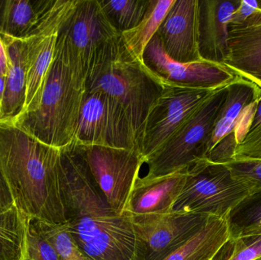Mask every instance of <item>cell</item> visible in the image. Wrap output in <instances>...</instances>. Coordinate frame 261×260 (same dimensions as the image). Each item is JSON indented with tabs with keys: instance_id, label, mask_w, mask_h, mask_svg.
<instances>
[{
	"instance_id": "cell-1",
	"label": "cell",
	"mask_w": 261,
	"mask_h": 260,
	"mask_svg": "<svg viewBox=\"0 0 261 260\" xmlns=\"http://www.w3.org/2000/svg\"><path fill=\"white\" fill-rule=\"evenodd\" d=\"M58 174L66 226L90 260H144L132 218L111 209L93 179L81 145L60 149Z\"/></svg>"
},
{
	"instance_id": "cell-2",
	"label": "cell",
	"mask_w": 261,
	"mask_h": 260,
	"mask_svg": "<svg viewBox=\"0 0 261 260\" xmlns=\"http://www.w3.org/2000/svg\"><path fill=\"white\" fill-rule=\"evenodd\" d=\"M60 149L41 143L12 122L0 121V167L15 206L30 218L66 224L58 174Z\"/></svg>"
},
{
	"instance_id": "cell-3",
	"label": "cell",
	"mask_w": 261,
	"mask_h": 260,
	"mask_svg": "<svg viewBox=\"0 0 261 260\" xmlns=\"http://www.w3.org/2000/svg\"><path fill=\"white\" fill-rule=\"evenodd\" d=\"M165 84L128 51L121 35L98 50L86 78L87 91L102 92L120 102L137 139Z\"/></svg>"
},
{
	"instance_id": "cell-4",
	"label": "cell",
	"mask_w": 261,
	"mask_h": 260,
	"mask_svg": "<svg viewBox=\"0 0 261 260\" xmlns=\"http://www.w3.org/2000/svg\"><path fill=\"white\" fill-rule=\"evenodd\" d=\"M86 92L85 78L55 55L39 106L11 122L41 143L61 149L74 140Z\"/></svg>"
},
{
	"instance_id": "cell-5",
	"label": "cell",
	"mask_w": 261,
	"mask_h": 260,
	"mask_svg": "<svg viewBox=\"0 0 261 260\" xmlns=\"http://www.w3.org/2000/svg\"><path fill=\"white\" fill-rule=\"evenodd\" d=\"M230 84V83H229ZM228 85L216 89L182 126L145 161L146 179L170 175L196 160L206 158L207 145L228 93Z\"/></svg>"
},
{
	"instance_id": "cell-6",
	"label": "cell",
	"mask_w": 261,
	"mask_h": 260,
	"mask_svg": "<svg viewBox=\"0 0 261 260\" xmlns=\"http://www.w3.org/2000/svg\"><path fill=\"white\" fill-rule=\"evenodd\" d=\"M184 189L173 206L177 213L203 214L226 218L252 190L233 177L225 163L201 159L187 167Z\"/></svg>"
},
{
	"instance_id": "cell-7",
	"label": "cell",
	"mask_w": 261,
	"mask_h": 260,
	"mask_svg": "<svg viewBox=\"0 0 261 260\" xmlns=\"http://www.w3.org/2000/svg\"><path fill=\"white\" fill-rule=\"evenodd\" d=\"M119 35L99 0H76L60 27L55 56L86 79L96 52Z\"/></svg>"
},
{
	"instance_id": "cell-8",
	"label": "cell",
	"mask_w": 261,
	"mask_h": 260,
	"mask_svg": "<svg viewBox=\"0 0 261 260\" xmlns=\"http://www.w3.org/2000/svg\"><path fill=\"white\" fill-rule=\"evenodd\" d=\"M73 143L138 151L136 132L126 110L99 91L86 92Z\"/></svg>"
},
{
	"instance_id": "cell-9",
	"label": "cell",
	"mask_w": 261,
	"mask_h": 260,
	"mask_svg": "<svg viewBox=\"0 0 261 260\" xmlns=\"http://www.w3.org/2000/svg\"><path fill=\"white\" fill-rule=\"evenodd\" d=\"M216 90L166 82L138 137V151L144 163Z\"/></svg>"
},
{
	"instance_id": "cell-10",
	"label": "cell",
	"mask_w": 261,
	"mask_h": 260,
	"mask_svg": "<svg viewBox=\"0 0 261 260\" xmlns=\"http://www.w3.org/2000/svg\"><path fill=\"white\" fill-rule=\"evenodd\" d=\"M260 97L261 89L246 79L238 76L228 84L207 145L208 161L226 163L234 160L236 148L248 131Z\"/></svg>"
},
{
	"instance_id": "cell-11",
	"label": "cell",
	"mask_w": 261,
	"mask_h": 260,
	"mask_svg": "<svg viewBox=\"0 0 261 260\" xmlns=\"http://www.w3.org/2000/svg\"><path fill=\"white\" fill-rule=\"evenodd\" d=\"M82 147L90 172L107 203L113 210L123 215L144 163L142 156L138 150Z\"/></svg>"
},
{
	"instance_id": "cell-12",
	"label": "cell",
	"mask_w": 261,
	"mask_h": 260,
	"mask_svg": "<svg viewBox=\"0 0 261 260\" xmlns=\"http://www.w3.org/2000/svg\"><path fill=\"white\" fill-rule=\"evenodd\" d=\"M130 216L144 247V260H162L196 235L211 217L174 212Z\"/></svg>"
},
{
	"instance_id": "cell-13",
	"label": "cell",
	"mask_w": 261,
	"mask_h": 260,
	"mask_svg": "<svg viewBox=\"0 0 261 260\" xmlns=\"http://www.w3.org/2000/svg\"><path fill=\"white\" fill-rule=\"evenodd\" d=\"M143 62L164 82L186 86L215 90L231 83L238 77L222 64L203 60L181 63L171 59L164 50L156 34L144 50Z\"/></svg>"
},
{
	"instance_id": "cell-14",
	"label": "cell",
	"mask_w": 261,
	"mask_h": 260,
	"mask_svg": "<svg viewBox=\"0 0 261 260\" xmlns=\"http://www.w3.org/2000/svg\"><path fill=\"white\" fill-rule=\"evenodd\" d=\"M156 35L171 59L202 61L199 51V0H175Z\"/></svg>"
},
{
	"instance_id": "cell-15",
	"label": "cell",
	"mask_w": 261,
	"mask_h": 260,
	"mask_svg": "<svg viewBox=\"0 0 261 260\" xmlns=\"http://www.w3.org/2000/svg\"><path fill=\"white\" fill-rule=\"evenodd\" d=\"M242 0H199L201 59L222 64L229 54L228 24Z\"/></svg>"
},
{
	"instance_id": "cell-16",
	"label": "cell",
	"mask_w": 261,
	"mask_h": 260,
	"mask_svg": "<svg viewBox=\"0 0 261 260\" xmlns=\"http://www.w3.org/2000/svg\"><path fill=\"white\" fill-rule=\"evenodd\" d=\"M229 54L223 65L261 89V10L243 23L228 24Z\"/></svg>"
},
{
	"instance_id": "cell-17",
	"label": "cell",
	"mask_w": 261,
	"mask_h": 260,
	"mask_svg": "<svg viewBox=\"0 0 261 260\" xmlns=\"http://www.w3.org/2000/svg\"><path fill=\"white\" fill-rule=\"evenodd\" d=\"M187 168L170 175L137 180L125 212L129 215H165L173 212L187 179Z\"/></svg>"
},
{
	"instance_id": "cell-18",
	"label": "cell",
	"mask_w": 261,
	"mask_h": 260,
	"mask_svg": "<svg viewBox=\"0 0 261 260\" xmlns=\"http://www.w3.org/2000/svg\"><path fill=\"white\" fill-rule=\"evenodd\" d=\"M56 0H0V36L27 39L33 36Z\"/></svg>"
},
{
	"instance_id": "cell-19",
	"label": "cell",
	"mask_w": 261,
	"mask_h": 260,
	"mask_svg": "<svg viewBox=\"0 0 261 260\" xmlns=\"http://www.w3.org/2000/svg\"><path fill=\"white\" fill-rule=\"evenodd\" d=\"M0 37L6 44L9 60V72L5 87L2 121L13 122L22 112L25 101L27 42L25 39Z\"/></svg>"
},
{
	"instance_id": "cell-20",
	"label": "cell",
	"mask_w": 261,
	"mask_h": 260,
	"mask_svg": "<svg viewBox=\"0 0 261 260\" xmlns=\"http://www.w3.org/2000/svg\"><path fill=\"white\" fill-rule=\"evenodd\" d=\"M229 238L226 218L211 216L200 230L162 260H212Z\"/></svg>"
},
{
	"instance_id": "cell-21",
	"label": "cell",
	"mask_w": 261,
	"mask_h": 260,
	"mask_svg": "<svg viewBox=\"0 0 261 260\" xmlns=\"http://www.w3.org/2000/svg\"><path fill=\"white\" fill-rule=\"evenodd\" d=\"M29 218L18 206L0 212V260H23L27 250Z\"/></svg>"
},
{
	"instance_id": "cell-22",
	"label": "cell",
	"mask_w": 261,
	"mask_h": 260,
	"mask_svg": "<svg viewBox=\"0 0 261 260\" xmlns=\"http://www.w3.org/2000/svg\"><path fill=\"white\" fill-rule=\"evenodd\" d=\"M174 2L175 0H150L147 12L141 22L134 28L121 34L128 51L141 62L144 63V50L158 33Z\"/></svg>"
},
{
	"instance_id": "cell-23",
	"label": "cell",
	"mask_w": 261,
	"mask_h": 260,
	"mask_svg": "<svg viewBox=\"0 0 261 260\" xmlns=\"http://www.w3.org/2000/svg\"><path fill=\"white\" fill-rule=\"evenodd\" d=\"M229 238L261 236V189L252 191L226 217Z\"/></svg>"
},
{
	"instance_id": "cell-24",
	"label": "cell",
	"mask_w": 261,
	"mask_h": 260,
	"mask_svg": "<svg viewBox=\"0 0 261 260\" xmlns=\"http://www.w3.org/2000/svg\"><path fill=\"white\" fill-rule=\"evenodd\" d=\"M106 15L119 34L136 27L144 18L150 0H99Z\"/></svg>"
},
{
	"instance_id": "cell-25",
	"label": "cell",
	"mask_w": 261,
	"mask_h": 260,
	"mask_svg": "<svg viewBox=\"0 0 261 260\" xmlns=\"http://www.w3.org/2000/svg\"><path fill=\"white\" fill-rule=\"evenodd\" d=\"M35 221L41 235L53 247L58 259L90 260L80 248L66 224H49L37 219Z\"/></svg>"
},
{
	"instance_id": "cell-26",
	"label": "cell",
	"mask_w": 261,
	"mask_h": 260,
	"mask_svg": "<svg viewBox=\"0 0 261 260\" xmlns=\"http://www.w3.org/2000/svg\"><path fill=\"white\" fill-rule=\"evenodd\" d=\"M261 258V236L229 238L212 260H257Z\"/></svg>"
},
{
	"instance_id": "cell-27",
	"label": "cell",
	"mask_w": 261,
	"mask_h": 260,
	"mask_svg": "<svg viewBox=\"0 0 261 260\" xmlns=\"http://www.w3.org/2000/svg\"><path fill=\"white\" fill-rule=\"evenodd\" d=\"M234 160H261V97L248 131L236 148Z\"/></svg>"
},
{
	"instance_id": "cell-28",
	"label": "cell",
	"mask_w": 261,
	"mask_h": 260,
	"mask_svg": "<svg viewBox=\"0 0 261 260\" xmlns=\"http://www.w3.org/2000/svg\"><path fill=\"white\" fill-rule=\"evenodd\" d=\"M23 260H59L48 241L41 235L35 219H29L27 250Z\"/></svg>"
},
{
	"instance_id": "cell-29",
	"label": "cell",
	"mask_w": 261,
	"mask_h": 260,
	"mask_svg": "<svg viewBox=\"0 0 261 260\" xmlns=\"http://www.w3.org/2000/svg\"><path fill=\"white\" fill-rule=\"evenodd\" d=\"M233 177L251 188L261 189V160H233L225 163Z\"/></svg>"
},
{
	"instance_id": "cell-30",
	"label": "cell",
	"mask_w": 261,
	"mask_h": 260,
	"mask_svg": "<svg viewBox=\"0 0 261 260\" xmlns=\"http://www.w3.org/2000/svg\"><path fill=\"white\" fill-rule=\"evenodd\" d=\"M258 9V1L242 0L239 9L231 16L229 24H239L243 23Z\"/></svg>"
},
{
	"instance_id": "cell-31",
	"label": "cell",
	"mask_w": 261,
	"mask_h": 260,
	"mask_svg": "<svg viewBox=\"0 0 261 260\" xmlns=\"http://www.w3.org/2000/svg\"><path fill=\"white\" fill-rule=\"evenodd\" d=\"M15 205V199L10 186L0 167V212L9 210Z\"/></svg>"
},
{
	"instance_id": "cell-32",
	"label": "cell",
	"mask_w": 261,
	"mask_h": 260,
	"mask_svg": "<svg viewBox=\"0 0 261 260\" xmlns=\"http://www.w3.org/2000/svg\"><path fill=\"white\" fill-rule=\"evenodd\" d=\"M9 72V60L4 41L0 37V76L7 77Z\"/></svg>"
},
{
	"instance_id": "cell-33",
	"label": "cell",
	"mask_w": 261,
	"mask_h": 260,
	"mask_svg": "<svg viewBox=\"0 0 261 260\" xmlns=\"http://www.w3.org/2000/svg\"><path fill=\"white\" fill-rule=\"evenodd\" d=\"M6 82V77L0 76V121L3 120V102Z\"/></svg>"
},
{
	"instance_id": "cell-34",
	"label": "cell",
	"mask_w": 261,
	"mask_h": 260,
	"mask_svg": "<svg viewBox=\"0 0 261 260\" xmlns=\"http://www.w3.org/2000/svg\"><path fill=\"white\" fill-rule=\"evenodd\" d=\"M258 9L261 10V1H258Z\"/></svg>"
},
{
	"instance_id": "cell-35",
	"label": "cell",
	"mask_w": 261,
	"mask_h": 260,
	"mask_svg": "<svg viewBox=\"0 0 261 260\" xmlns=\"http://www.w3.org/2000/svg\"><path fill=\"white\" fill-rule=\"evenodd\" d=\"M257 260H261V258H260V259H257Z\"/></svg>"
}]
</instances>
